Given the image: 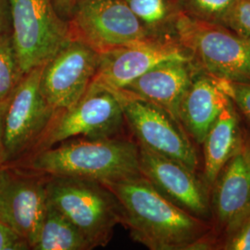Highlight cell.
I'll return each instance as SVG.
<instances>
[{
	"instance_id": "27",
	"label": "cell",
	"mask_w": 250,
	"mask_h": 250,
	"mask_svg": "<svg viewBox=\"0 0 250 250\" xmlns=\"http://www.w3.org/2000/svg\"><path fill=\"white\" fill-rule=\"evenodd\" d=\"M213 241H214L213 237H211L206 232L203 235L198 237L197 240L193 242L188 247V250H212L214 249Z\"/></svg>"
},
{
	"instance_id": "14",
	"label": "cell",
	"mask_w": 250,
	"mask_h": 250,
	"mask_svg": "<svg viewBox=\"0 0 250 250\" xmlns=\"http://www.w3.org/2000/svg\"><path fill=\"white\" fill-rule=\"evenodd\" d=\"M213 187L215 215L228 236L250 217V163L244 145L224 166Z\"/></svg>"
},
{
	"instance_id": "5",
	"label": "cell",
	"mask_w": 250,
	"mask_h": 250,
	"mask_svg": "<svg viewBox=\"0 0 250 250\" xmlns=\"http://www.w3.org/2000/svg\"><path fill=\"white\" fill-rule=\"evenodd\" d=\"M125 126L116 92L93 81L77 103L57 111L45 134L27 156L72 138L100 139L125 135Z\"/></svg>"
},
{
	"instance_id": "17",
	"label": "cell",
	"mask_w": 250,
	"mask_h": 250,
	"mask_svg": "<svg viewBox=\"0 0 250 250\" xmlns=\"http://www.w3.org/2000/svg\"><path fill=\"white\" fill-rule=\"evenodd\" d=\"M243 141L239 117L231 100L208 132L202 144L204 175L208 186L213 187L224 166L241 148Z\"/></svg>"
},
{
	"instance_id": "30",
	"label": "cell",
	"mask_w": 250,
	"mask_h": 250,
	"mask_svg": "<svg viewBox=\"0 0 250 250\" xmlns=\"http://www.w3.org/2000/svg\"><path fill=\"white\" fill-rule=\"evenodd\" d=\"M243 145H244V149H245V152L248 156V159L250 163V137H248L247 139H244Z\"/></svg>"
},
{
	"instance_id": "1",
	"label": "cell",
	"mask_w": 250,
	"mask_h": 250,
	"mask_svg": "<svg viewBox=\"0 0 250 250\" xmlns=\"http://www.w3.org/2000/svg\"><path fill=\"white\" fill-rule=\"evenodd\" d=\"M105 185L123 207V225L149 250H188L208 231L204 220L170 201L144 176Z\"/></svg>"
},
{
	"instance_id": "3",
	"label": "cell",
	"mask_w": 250,
	"mask_h": 250,
	"mask_svg": "<svg viewBox=\"0 0 250 250\" xmlns=\"http://www.w3.org/2000/svg\"><path fill=\"white\" fill-rule=\"evenodd\" d=\"M46 190L48 202L78 228L93 249L106 247L117 225L124 224L123 207L103 183L49 175Z\"/></svg>"
},
{
	"instance_id": "4",
	"label": "cell",
	"mask_w": 250,
	"mask_h": 250,
	"mask_svg": "<svg viewBox=\"0 0 250 250\" xmlns=\"http://www.w3.org/2000/svg\"><path fill=\"white\" fill-rule=\"evenodd\" d=\"M176 38L199 71L220 80L250 83V41L227 27L191 18L182 11Z\"/></svg>"
},
{
	"instance_id": "8",
	"label": "cell",
	"mask_w": 250,
	"mask_h": 250,
	"mask_svg": "<svg viewBox=\"0 0 250 250\" xmlns=\"http://www.w3.org/2000/svg\"><path fill=\"white\" fill-rule=\"evenodd\" d=\"M43 67L27 72L9 97L4 118L5 165L30 154L57 113L41 90Z\"/></svg>"
},
{
	"instance_id": "12",
	"label": "cell",
	"mask_w": 250,
	"mask_h": 250,
	"mask_svg": "<svg viewBox=\"0 0 250 250\" xmlns=\"http://www.w3.org/2000/svg\"><path fill=\"white\" fill-rule=\"evenodd\" d=\"M173 60L191 61L177 39L149 38L99 53L94 81L109 89H124L153 67Z\"/></svg>"
},
{
	"instance_id": "9",
	"label": "cell",
	"mask_w": 250,
	"mask_h": 250,
	"mask_svg": "<svg viewBox=\"0 0 250 250\" xmlns=\"http://www.w3.org/2000/svg\"><path fill=\"white\" fill-rule=\"evenodd\" d=\"M69 23L70 36L99 53L152 36L123 0H77Z\"/></svg>"
},
{
	"instance_id": "25",
	"label": "cell",
	"mask_w": 250,
	"mask_h": 250,
	"mask_svg": "<svg viewBox=\"0 0 250 250\" xmlns=\"http://www.w3.org/2000/svg\"><path fill=\"white\" fill-rule=\"evenodd\" d=\"M30 250L26 241L11 231L0 220V250Z\"/></svg>"
},
{
	"instance_id": "18",
	"label": "cell",
	"mask_w": 250,
	"mask_h": 250,
	"mask_svg": "<svg viewBox=\"0 0 250 250\" xmlns=\"http://www.w3.org/2000/svg\"><path fill=\"white\" fill-rule=\"evenodd\" d=\"M34 250H93L72 222L48 202Z\"/></svg>"
},
{
	"instance_id": "24",
	"label": "cell",
	"mask_w": 250,
	"mask_h": 250,
	"mask_svg": "<svg viewBox=\"0 0 250 250\" xmlns=\"http://www.w3.org/2000/svg\"><path fill=\"white\" fill-rule=\"evenodd\" d=\"M224 250H250V217L228 235L224 244Z\"/></svg>"
},
{
	"instance_id": "20",
	"label": "cell",
	"mask_w": 250,
	"mask_h": 250,
	"mask_svg": "<svg viewBox=\"0 0 250 250\" xmlns=\"http://www.w3.org/2000/svg\"><path fill=\"white\" fill-rule=\"evenodd\" d=\"M25 74L19 63L9 31L0 35V101L9 99Z\"/></svg>"
},
{
	"instance_id": "6",
	"label": "cell",
	"mask_w": 250,
	"mask_h": 250,
	"mask_svg": "<svg viewBox=\"0 0 250 250\" xmlns=\"http://www.w3.org/2000/svg\"><path fill=\"white\" fill-rule=\"evenodd\" d=\"M11 37L24 74L45 65L70 39L53 0H7Z\"/></svg>"
},
{
	"instance_id": "10",
	"label": "cell",
	"mask_w": 250,
	"mask_h": 250,
	"mask_svg": "<svg viewBox=\"0 0 250 250\" xmlns=\"http://www.w3.org/2000/svg\"><path fill=\"white\" fill-rule=\"evenodd\" d=\"M48 176L14 165L0 169V220L30 250L37 241L48 205Z\"/></svg>"
},
{
	"instance_id": "21",
	"label": "cell",
	"mask_w": 250,
	"mask_h": 250,
	"mask_svg": "<svg viewBox=\"0 0 250 250\" xmlns=\"http://www.w3.org/2000/svg\"><path fill=\"white\" fill-rule=\"evenodd\" d=\"M180 9L191 18L225 25L236 0H176Z\"/></svg>"
},
{
	"instance_id": "23",
	"label": "cell",
	"mask_w": 250,
	"mask_h": 250,
	"mask_svg": "<svg viewBox=\"0 0 250 250\" xmlns=\"http://www.w3.org/2000/svg\"><path fill=\"white\" fill-rule=\"evenodd\" d=\"M222 83L226 94L250 125V83H234L224 80H222Z\"/></svg>"
},
{
	"instance_id": "16",
	"label": "cell",
	"mask_w": 250,
	"mask_h": 250,
	"mask_svg": "<svg viewBox=\"0 0 250 250\" xmlns=\"http://www.w3.org/2000/svg\"><path fill=\"white\" fill-rule=\"evenodd\" d=\"M222 80L197 71L178 110V120L189 136L202 145L217 119L229 105Z\"/></svg>"
},
{
	"instance_id": "22",
	"label": "cell",
	"mask_w": 250,
	"mask_h": 250,
	"mask_svg": "<svg viewBox=\"0 0 250 250\" xmlns=\"http://www.w3.org/2000/svg\"><path fill=\"white\" fill-rule=\"evenodd\" d=\"M224 26L250 41V0L235 1Z\"/></svg>"
},
{
	"instance_id": "15",
	"label": "cell",
	"mask_w": 250,
	"mask_h": 250,
	"mask_svg": "<svg viewBox=\"0 0 250 250\" xmlns=\"http://www.w3.org/2000/svg\"><path fill=\"white\" fill-rule=\"evenodd\" d=\"M197 71L191 61L165 62L145 72L122 90L162 107L179 122L180 103Z\"/></svg>"
},
{
	"instance_id": "11",
	"label": "cell",
	"mask_w": 250,
	"mask_h": 250,
	"mask_svg": "<svg viewBox=\"0 0 250 250\" xmlns=\"http://www.w3.org/2000/svg\"><path fill=\"white\" fill-rule=\"evenodd\" d=\"M99 62V52L70 37L43 67L41 90L46 101L57 111L77 103L95 79Z\"/></svg>"
},
{
	"instance_id": "19",
	"label": "cell",
	"mask_w": 250,
	"mask_h": 250,
	"mask_svg": "<svg viewBox=\"0 0 250 250\" xmlns=\"http://www.w3.org/2000/svg\"><path fill=\"white\" fill-rule=\"evenodd\" d=\"M146 31L158 38H176L182 10L176 0H123Z\"/></svg>"
},
{
	"instance_id": "28",
	"label": "cell",
	"mask_w": 250,
	"mask_h": 250,
	"mask_svg": "<svg viewBox=\"0 0 250 250\" xmlns=\"http://www.w3.org/2000/svg\"><path fill=\"white\" fill-rule=\"evenodd\" d=\"M55 7L61 14L69 15L72 13L77 0H53Z\"/></svg>"
},
{
	"instance_id": "2",
	"label": "cell",
	"mask_w": 250,
	"mask_h": 250,
	"mask_svg": "<svg viewBox=\"0 0 250 250\" xmlns=\"http://www.w3.org/2000/svg\"><path fill=\"white\" fill-rule=\"evenodd\" d=\"M52 176L89 179L103 184L143 176L139 146L125 135L72 138L8 164Z\"/></svg>"
},
{
	"instance_id": "26",
	"label": "cell",
	"mask_w": 250,
	"mask_h": 250,
	"mask_svg": "<svg viewBox=\"0 0 250 250\" xmlns=\"http://www.w3.org/2000/svg\"><path fill=\"white\" fill-rule=\"evenodd\" d=\"M9 98L0 101V169L6 164L3 135H4V118H5V112L9 103Z\"/></svg>"
},
{
	"instance_id": "7",
	"label": "cell",
	"mask_w": 250,
	"mask_h": 250,
	"mask_svg": "<svg viewBox=\"0 0 250 250\" xmlns=\"http://www.w3.org/2000/svg\"><path fill=\"white\" fill-rule=\"evenodd\" d=\"M114 91L123 108L126 126L139 146L197 172L196 147L180 122L153 103L124 90Z\"/></svg>"
},
{
	"instance_id": "29",
	"label": "cell",
	"mask_w": 250,
	"mask_h": 250,
	"mask_svg": "<svg viewBox=\"0 0 250 250\" xmlns=\"http://www.w3.org/2000/svg\"><path fill=\"white\" fill-rule=\"evenodd\" d=\"M9 14L7 0H0V35L8 31L7 22Z\"/></svg>"
},
{
	"instance_id": "13",
	"label": "cell",
	"mask_w": 250,
	"mask_h": 250,
	"mask_svg": "<svg viewBox=\"0 0 250 250\" xmlns=\"http://www.w3.org/2000/svg\"><path fill=\"white\" fill-rule=\"evenodd\" d=\"M139 155L142 175L161 194L201 220L205 221L209 217L210 207L207 190L197 178L196 172L141 146Z\"/></svg>"
}]
</instances>
